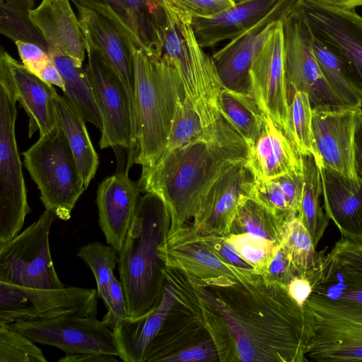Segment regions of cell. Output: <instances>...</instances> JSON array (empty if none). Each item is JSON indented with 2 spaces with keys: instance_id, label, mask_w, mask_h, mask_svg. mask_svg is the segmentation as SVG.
Segmentation results:
<instances>
[{
  "instance_id": "cell-1",
  "label": "cell",
  "mask_w": 362,
  "mask_h": 362,
  "mask_svg": "<svg viewBox=\"0 0 362 362\" xmlns=\"http://www.w3.org/2000/svg\"><path fill=\"white\" fill-rule=\"evenodd\" d=\"M166 277L179 301L197 312L220 362H304L308 340L303 307L288 288L258 275L251 281L197 286L179 272Z\"/></svg>"
},
{
  "instance_id": "cell-2",
  "label": "cell",
  "mask_w": 362,
  "mask_h": 362,
  "mask_svg": "<svg viewBox=\"0 0 362 362\" xmlns=\"http://www.w3.org/2000/svg\"><path fill=\"white\" fill-rule=\"evenodd\" d=\"M249 153L245 141L221 116L201 139L143 165L139 185L162 200L170 218L167 234L194 218L211 185L233 166L247 163Z\"/></svg>"
},
{
  "instance_id": "cell-3",
  "label": "cell",
  "mask_w": 362,
  "mask_h": 362,
  "mask_svg": "<svg viewBox=\"0 0 362 362\" xmlns=\"http://www.w3.org/2000/svg\"><path fill=\"white\" fill-rule=\"evenodd\" d=\"M131 49L134 136L127 173L133 164L152 165L164 153L177 105L185 98L182 83L172 65L140 48Z\"/></svg>"
},
{
  "instance_id": "cell-4",
  "label": "cell",
  "mask_w": 362,
  "mask_h": 362,
  "mask_svg": "<svg viewBox=\"0 0 362 362\" xmlns=\"http://www.w3.org/2000/svg\"><path fill=\"white\" fill-rule=\"evenodd\" d=\"M169 226V216L162 200L151 192L141 197L134 221L118 254L119 279L130 319L151 311L162 297L165 265L158 248Z\"/></svg>"
},
{
  "instance_id": "cell-5",
  "label": "cell",
  "mask_w": 362,
  "mask_h": 362,
  "mask_svg": "<svg viewBox=\"0 0 362 362\" xmlns=\"http://www.w3.org/2000/svg\"><path fill=\"white\" fill-rule=\"evenodd\" d=\"M165 18L160 30V56L172 65L189 100L209 127L221 115L218 98L223 86L211 57L198 42L192 25V15L164 0Z\"/></svg>"
},
{
  "instance_id": "cell-6",
  "label": "cell",
  "mask_w": 362,
  "mask_h": 362,
  "mask_svg": "<svg viewBox=\"0 0 362 362\" xmlns=\"http://www.w3.org/2000/svg\"><path fill=\"white\" fill-rule=\"evenodd\" d=\"M24 165L40 192L45 209L68 221L86 189L63 129L56 125L23 153Z\"/></svg>"
},
{
  "instance_id": "cell-7",
  "label": "cell",
  "mask_w": 362,
  "mask_h": 362,
  "mask_svg": "<svg viewBox=\"0 0 362 362\" xmlns=\"http://www.w3.org/2000/svg\"><path fill=\"white\" fill-rule=\"evenodd\" d=\"M303 308L306 361H362V305L311 293Z\"/></svg>"
},
{
  "instance_id": "cell-8",
  "label": "cell",
  "mask_w": 362,
  "mask_h": 362,
  "mask_svg": "<svg viewBox=\"0 0 362 362\" xmlns=\"http://www.w3.org/2000/svg\"><path fill=\"white\" fill-rule=\"evenodd\" d=\"M56 217L45 209L36 221L0 245V281L36 288L65 286L54 269L49 248V230Z\"/></svg>"
},
{
  "instance_id": "cell-9",
  "label": "cell",
  "mask_w": 362,
  "mask_h": 362,
  "mask_svg": "<svg viewBox=\"0 0 362 362\" xmlns=\"http://www.w3.org/2000/svg\"><path fill=\"white\" fill-rule=\"evenodd\" d=\"M16 102L0 85V245L19 234L31 211L16 139Z\"/></svg>"
},
{
  "instance_id": "cell-10",
  "label": "cell",
  "mask_w": 362,
  "mask_h": 362,
  "mask_svg": "<svg viewBox=\"0 0 362 362\" xmlns=\"http://www.w3.org/2000/svg\"><path fill=\"white\" fill-rule=\"evenodd\" d=\"M98 298L94 288H36L0 281V325L66 315L96 316Z\"/></svg>"
},
{
  "instance_id": "cell-11",
  "label": "cell",
  "mask_w": 362,
  "mask_h": 362,
  "mask_svg": "<svg viewBox=\"0 0 362 362\" xmlns=\"http://www.w3.org/2000/svg\"><path fill=\"white\" fill-rule=\"evenodd\" d=\"M296 10L313 37L342 63L362 94V16L355 8L297 0Z\"/></svg>"
},
{
  "instance_id": "cell-12",
  "label": "cell",
  "mask_w": 362,
  "mask_h": 362,
  "mask_svg": "<svg viewBox=\"0 0 362 362\" xmlns=\"http://www.w3.org/2000/svg\"><path fill=\"white\" fill-rule=\"evenodd\" d=\"M165 267L181 273L194 286H222L251 281L257 274L232 266L218 257L187 224L166 234L158 248Z\"/></svg>"
},
{
  "instance_id": "cell-13",
  "label": "cell",
  "mask_w": 362,
  "mask_h": 362,
  "mask_svg": "<svg viewBox=\"0 0 362 362\" xmlns=\"http://www.w3.org/2000/svg\"><path fill=\"white\" fill-rule=\"evenodd\" d=\"M86 65L102 122L101 149L122 147L128 152L134 144L132 100L120 78L100 54L86 47Z\"/></svg>"
},
{
  "instance_id": "cell-14",
  "label": "cell",
  "mask_w": 362,
  "mask_h": 362,
  "mask_svg": "<svg viewBox=\"0 0 362 362\" xmlns=\"http://www.w3.org/2000/svg\"><path fill=\"white\" fill-rule=\"evenodd\" d=\"M6 325L35 343L57 347L66 354L119 355L113 330L95 315H66Z\"/></svg>"
},
{
  "instance_id": "cell-15",
  "label": "cell",
  "mask_w": 362,
  "mask_h": 362,
  "mask_svg": "<svg viewBox=\"0 0 362 362\" xmlns=\"http://www.w3.org/2000/svg\"><path fill=\"white\" fill-rule=\"evenodd\" d=\"M281 23L289 98L300 90L308 95L313 107L345 105L324 77L313 51L312 34L295 6Z\"/></svg>"
},
{
  "instance_id": "cell-16",
  "label": "cell",
  "mask_w": 362,
  "mask_h": 362,
  "mask_svg": "<svg viewBox=\"0 0 362 362\" xmlns=\"http://www.w3.org/2000/svg\"><path fill=\"white\" fill-rule=\"evenodd\" d=\"M281 21L253 61L249 73L250 94L261 110L287 136L290 100L286 80Z\"/></svg>"
},
{
  "instance_id": "cell-17",
  "label": "cell",
  "mask_w": 362,
  "mask_h": 362,
  "mask_svg": "<svg viewBox=\"0 0 362 362\" xmlns=\"http://www.w3.org/2000/svg\"><path fill=\"white\" fill-rule=\"evenodd\" d=\"M297 0H279L276 6L252 28L215 52L211 58L223 88L250 93V70L259 52L277 23Z\"/></svg>"
},
{
  "instance_id": "cell-18",
  "label": "cell",
  "mask_w": 362,
  "mask_h": 362,
  "mask_svg": "<svg viewBox=\"0 0 362 362\" xmlns=\"http://www.w3.org/2000/svg\"><path fill=\"white\" fill-rule=\"evenodd\" d=\"M107 18L131 47L160 56V30L165 18L164 0H70Z\"/></svg>"
},
{
  "instance_id": "cell-19",
  "label": "cell",
  "mask_w": 362,
  "mask_h": 362,
  "mask_svg": "<svg viewBox=\"0 0 362 362\" xmlns=\"http://www.w3.org/2000/svg\"><path fill=\"white\" fill-rule=\"evenodd\" d=\"M307 279L313 294L362 305V243L341 236Z\"/></svg>"
},
{
  "instance_id": "cell-20",
  "label": "cell",
  "mask_w": 362,
  "mask_h": 362,
  "mask_svg": "<svg viewBox=\"0 0 362 362\" xmlns=\"http://www.w3.org/2000/svg\"><path fill=\"white\" fill-rule=\"evenodd\" d=\"M255 181L247 163L228 169L205 193L192 226L201 234L227 236L240 204L252 196Z\"/></svg>"
},
{
  "instance_id": "cell-21",
  "label": "cell",
  "mask_w": 362,
  "mask_h": 362,
  "mask_svg": "<svg viewBox=\"0 0 362 362\" xmlns=\"http://www.w3.org/2000/svg\"><path fill=\"white\" fill-rule=\"evenodd\" d=\"M361 108L313 107V131L320 165L345 175L358 177L355 168V129Z\"/></svg>"
},
{
  "instance_id": "cell-22",
  "label": "cell",
  "mask_w": 362,
  "mask_h": 362,
  "mask_svg": "<svg viewBox=\"0 0 362 362\" xmlns=\"http://www.w3.org/2000/svg\"><path fill=\"white\" fill-rule=\"evenodd\" d=\"M0 85L14 96L26 112L29 138L37 130L41 136L56 125L54 86L30 72L3 48L0 52Z\"/></svg>"
},
{
  "instance_id": "cell-23",
  "label": "cell",
  "mask_w": 362,
  "mask_h": 362,
  "mask_svg": "<svg viewBox=\"0 0 362 362\" xmlns=\"http://www.w3.org/2000/svg\"><path fill=\"white\" fill-rule=\"evenodd\" d=\"M141 192L127 173H117L99 185L96 202L106 243L119 254L134 221Z\"/></svg>"
},
{
  "instance_id": "cell-24",
  "label": "cell",
  "mask_w": 362,
  "mask_h": 362,
  "mask_svg": "<svg viewBox=\"0 0 362 362\" xmlns=\"http://www.w3.org/2000/svg\"><path fill=\"white\" fill-rule=\"evenodd\" d=\"M322 184L323 208L341 235L362 243V179L318 165Z\"/></svg>"
},
{
  "instance_id": "cell-25",
  "label": "cell",
  "mask_w": 362,
  "mask_h": 362,
  "mask_svg": "<svg viewBox=\"0 0 362 362\" xmlns=\"http://www.w3.org/2000/svg\"><path fill=\"white\" fill-rule=\"evenodd\" d=\"M30 18L44 38L47 51L54 49L83 62L86 40L69 0H42L30 11Z\"/></svg>"
},
{
  "instance_id": "cell-26",
  "label": "cell",
  "mask_w": 362,
  "mask_h": 362,
  "mask_svg": "<svg viewBox=\"0 0 362 362\" xmlns=\"http://www.w3.org/2000/svg\"><path fill=\"white\" fill-rule=\"evenodd\" d=\"M177 291L165 278L162 297L158 305L144 315L119 320L113 332L118 356L124 362H145L146 354L160 331L170 311L176 304Z\"/></svg>"
},
{
  "instance_id": "cell-27",
  "label": "cell",
  "mask_w": 362,
  "mask_h": 362,
  "mask_svg": "<svg viewBox=\"0 0 362 362\" xmlns=\"http://www.w3.org/2000/svg\"><path fill=\"white\" fill-rule=\"evenodd\" d=\"M86 47L98 51L123 82L133 103L134 65L131 45L107 18L76 7Z\"/></svg>"
},
{
  "instance_id": "cell-28",
  "label": "cell",
  "mask_w": 362,
  "mask_h": 362,
  "mask_svg": "<svg viewBox=\"0 0 362 362\" xmlns=\"http://www.w3.org/2000/svg\"><path fill=\"white\" fill-rule=\"evenodd\" d=\"M279 0H243L209 16H192V25L196 38L203 48L233 40L262 18Z\"/></svg>"
},
{
  "instance_id": "cell-29",
  "label": "cell",
  "mask_w": 362,
  "mask_h": 362,
  "mask_svg": "<svg viewBox=\"0 0 362 362\" xmlns=\"http://www.w3.org/2000/svg\"><path fill=\"white\" fill-rule=\"evenodd\" d=\"M262 129L250 148L247 163L255 180L267 181L290 173H302L301 156L283 130L264 112Z\"/></svg>"
},
{
  "instance_id": "cell-30",
  "label": "cell",
  "mask_w": 362,
  "mask_h": 362,
  "mask_svg": "<svg viewBox=\"0 0 362 362\" xmlns=\"http://www.w3.org/2000/svg\"><path fill=\"white\" fill-rule=\"evenodd\" d=\"M210 339L199 315L177 299L152 342L145 362H165L171 356Z\"/></svg>"
},
{
  "instance_id": "cell-31",
  "label": "cell",
  "mask_w": 362,
  "mask_h": 362,
  "mask_svg": "<svg viewBox=\"0 0 362 362\" xmlns=\"http://www.w3.org/2000/svg\"><path fill=\"white\" fill-rule=\"evenodd\" d=\"M53 100L57 120L64 132L87 189L97 171L98 156L86 122L70 101L64 95H59L57 90Z\"/></svg>"
},
{
  "instance_id": "cell-32",
  "label": "cell",
  "mask_w": 362,
  "mask_h": 362,
  "mask_svg": "<svg viewBox=\"0 0 362 362\" xmlns=\"http://www.w3.org/2000/svg\"><path fill=\"white\" fill-rule=\"evenodd\" d=\"M47 52L62 76L65 87L64 95L86 122L91 123L101 132L102 122L86 66L83 67L81 61L54 49Z\"/></svg>"
},
{
  "instance_id": "cell-33",
  "label": "cell",
  "mask_w": 362,
  "mask_h": 362,
  "mask_svg": "<svg viewBox=\"0 0 362 362\" xmlns=\"http://www.w3.org/2000/svg\"><path fill=\"white\" fill-rule=\"evenodd\" d=\"M303 188L298 216L308 229L315 247L323 237L329 218L321 206L322 184L320 168L313 154L302 155Z\"/></svg>"
},
{
  "instance_id": "cell-34",
  "label": "cell",
  "mask_w": 362,
  "mask_h": 362,
  "mask_svg": "<svg viewBox=\"0 0 362 362\" xmlns=\"http://www.w3.org/2000/svg\"><path fill=\"white\" fill-rule=\"evenodd\" d=\"M218 110L243 137L249 148L257 139L264 124V112L250 93L223 88L217 102Z\"/></svg>"
},
{
  "instance_id": "cell-35",
  "label": "cell",
  "mask_w": 362,
  "mask_h": 362,
  "mask_svg": "<svg viewBox=\"0 0 362 362\" xmlns=\"http://www.w3.org/2000/svg\"><path fill=\"white\" fill-rule=\"evenodd\" d=\"M284 224L272 211L251 196L240 204L228 235L247 233L281 244Z\"/></svg>"
},
{
  "instance_id": "cell-36",
  "label": "cell",
  "mask_w": 362,
  "mask_h": 362,
  "mask_svg": "<svg viewBox=\"0 0 362 362\" xmlns=\"http://www.w3.org/2000/svg\"><path fill=\"white\" fill-rule=\"evenodd\" d=\"M281 244L298 275L308 279L318 267L322 250H316L309 231L298 216L284 223Z\"/></svg>"
},
{
  "instance_id": "cell-37",
  "label": "cell",
  "mask_w": 362,
  "mask_h": 362,
  "mask_svg": "<svg viewBox=\"0 0 362 362\" xmlns=\"http://www.w3.org/2000/svg\"><path fill=\"white\" fill-rule=\"evenodd\" d=\"M34 0H0V32L11 40L36 44L47 52V44L30 18Z\"/></svg>"
},
{
  "instance_id": "cell-38",
  "label": "cell",
  "mask_w": 362,
  "mask_h": 362,
  "mask_svg": "<svg viewBox=\"0 0 362 362\" xmlns=\"http://www.w3.org/2000/svg\"><path fill=\"white\" fill-rule=\"evenodd\" d=\"M313 47L322 73L332 90L345 105L362 108V94L340 60L313 37Z\"/></svg>"
},
{
  "instance_id": "cell-39",
  "label": "cell",
  "mask_w": 362,
  "mask_h": 362,
  "mask_svg": "<svg viewBox=\"0 0 362 362\" xmlns=\"http://www.w3.org/2000/svg\"><path fill=\"white\" fill-rule=\"evenodd\" d=\"M291 97L287 137L300 156L313 154L320 165V158L313 131V107L308 95L297 90L291 94Z\"/></svg>"
},
{
  "instance_id": "cell-40",
  "label": "cell",
  "mask_w": 362,
  "mask_h": 362,
  "mask_svg": "<svg viewBox=\"0 0 362 362\" xmlns=\"http://www.w3.org/2000/svg\"><path fill=\"white\" fill-rule=\"evenodd\" d=\"M117 252L110 245L93 242L81 246L77 256L83 260L92 271L97 284V292L106 308L109 304V287L118 264Z\"/></svg>"
},
{
  "instance_id": "cell-41",
  "label": "cell",
  "mask_w": 362,
  "mask_h": 362,
  "mask_svg": "<svg viewBox=\"0 0 362 362\" xmlns=\"http://www.w3.org/2000/svg\"><path fill=\"white\" fill-rule=\"evenodd\" d=\"M209 127L192 103L185 98L177 105L165 151L201 139Z\"/></svg>"
},
{
  "instance_id": "cell-42",
  "label": "cell",
  "mask_w": 362,
  "mask_h": 362,
  "mask_svg": "<svg viewBox=\"0 0 362 362\" xmlns=\"http://www.w3.org/2000/svg\"><path fill=\"white\" fill-rule=\"evenodd\" d=\"M228 241L258 275L267 273L281 244L250 233L230 234Z\"/></svg>"
},
{
  "instance_id": "cell-43",
  "label": "cell",
  "mask_w": 362,
  "mask_h": 362,
  "mask_svg": "<svg viewBox=\"0 0 362 362\" xmlns=\"http://www.w3.org/2000/svg\"><path fill=\"white\" fill-rule=\"evenodd\" d=\"M35 342L6 325H0V362H45Z\"/></svg>"
},
{
  "instance_id": "cell-44",
  "label": "cell",
  "mask_w": 362,
  "mask_h": 362,
  "mask_svg": "<svg viewBox=\"0 0 362 362\" xmlns=\"http://www.w3.org/2000/svg\"><path fill=\"white\" fill-rule=\"evenodd\" d=\"M252 197L267 206L284 223L296 216L288 206L287 199L275 179L255 181Z\"/></svg>"
},
{
  "instance_id": "cell-45",
  "label": "cell",
  "mask_w": 362,
  "mask_h": 362,
  "mask_svg": "<svg viewBox=\"0 0 362 362\" xmlns=\"http://www.w3.org/2000/svg\"><path fill=\"white\" fill-rule=\"evenodd\" d=\"M199 235L203 243L221 260L235 267L257 274L253 267L241 257L228 241L226 235L200 233Z\"/></svg>"
},
{
  "instance_id": "cell-46",
  "label": "cell",
  "mask_w": 362,
  "mask_h": 362,
  "mask_svg": "<svg viewBox=\"0 0 362 362\" xmlns=\"http://www.w3.org/2000/svg\"><path fill=\"white\" fill-rule=\"evenodd\" d=\"M107 312L102 322L110 329H113L117 323L123 319L129 318L128 307L123 286L115 275L112 276L109 287V304Z\"/></svg>"
},
{
  "instance_id": "cell-47",
  "label": "cell",
  "mask_w": 362,
  "mask_h": 362,
  "mask_svg": "<svg viewBox=\"0 0 362 362\" xmlns=\"http://www.w3.org/2000/svg\"><path fill=\"white\" fill-rule=\"evenodd\" d=\"M262 276L268 281L286 287L293 278L298 276L281 243L267 273Z\"/></svg>"
},
{
  "instance_id": "cell-48",
  "label": "cell",
  "mask_w": 362,
  "mask_h": 362,
  "mask_svg": "<svg viewBox=\"0 0 362 362\" xmlns=\"http://www.w3.org/2000/svg\"><path fill=\"white\" fill-rule=\"evenodd\" d=\"M14 43L22 64L37 76L52 61L48 52L36 44L20 40Z\"/></svg>"
},
{
  "instance_id": "cell-49",
  "label": "cell",
  "mask_w": 362,
  "mask_h": 362,
  "mask_svg": "<svg viewBox=\"0 0 362 362\" xmlns=\"http://www.w3.org/2000/svg\"><path fill=\"white\" fill-rule=\"evenodd\" d=\"M220 362L212 339L189 347L169 357L165 362Z\"/></svg>"
},
{
  "instance_id": "cell-50",
  "label": "cell",
  "mask_w": 362,
  "mask_h": 362,
  "mask_svg": "<svg viewBox=\"0 0 362 362\" xmlns=\"http://www.w3.org/2000/svg\"><path fill=\"white\" fill-rule=\"evenodd\" d=\"M192 16H209L235 4L232 0H169Z\"/></svg>"
},
{
  "instance_id": "cell-51",
  "label": "cell",
  "mask_w": 362,
  "mask_h": 362,
  "mask_svg": "<svg viewBox=\"0 0 362 362\" xmlns=\"http://www.w3.org/2000/svg\"><path fill=\"white\" fill-rule=\"evenodd\" d=\"M284 192L291 211L298 216L300 209L303 177L302 173H290L275 178Z\"/></svg>"
},
{
  "instance_id": "cell-52",
  "label": "cell",
  "mask_w": 362,
  "mask_h": 362,
  "mask_svg": "<svg viewBox=\"0 0 362 362\" xmlns=\"http://www.w3.org/2000/svg\"><path fill=\"white\" fill-rule=\"evenodd\" d=\"M287 288L291 296L301 307L312 293L310 282L307 279L299 276L293 278Z\"/></svg>"
},
{
  "instance_id": "cell-53",
  "label": "cell",
  "mask_w": 362,
  "mask_h": 362,
  "mask_svg": "<svg viewBox=\"0 0 362 362\" xmlns=\"http://www.w3.org/2000/svg\"><path fill=\"white\" fill-rule=\"evenodd\" d=\"M355 168L358 177L362 179V108L356 116L355 129Z\"/></svg>"
},
{
  "instance_id": "cell-54",
  "label": "cell",
  "mask_w": 362,
  "mask_h": 362,
  "mask_svg": "<svg viewBox=\"0 0 362 362\" xmlns=\"http://www.w3.org/2000/svg\"><path fill=\"white\" fill-rule=\"evenodd\" d=\"M115 356L98 354H66L64 357L60 358V362H112L118 361L114 358Z\"/></svg>"
},
{
  "instance_id": "cell-55",
  "label": "cell",
  "mask_w": 362,
  "mask_h": 362,
  "mask_svg": "<svg viewBox=\"0 0 362 362\" xmlns=\"http://www.w3.org/2000/svg\"><path fill=\"white\" fill-rule=\"evenodd\" d=\"M37 77L49 84L57 86L63 92L65 90L64 83L61 73L57 68L52 59L42 70Z\"/></svg>"
},
{
  "instance_id": "cell-56",
  "label": "cell",
  "mask_w": 362,
  "mask_h": 362,
  "mask_svg": "<svg viewBox=\"0 0 362 362\" xmlns=\"http://www.w3.org/2000/svg\"><path fill=\"white\" fill-rule=\"evenodd\" d=\"M318 3L341 6L349 8H356L362 6V0H312Z\"/></svg>"
},
{
  "instance_id": "cell-57",
  "label": "cell",
  "mask_w": 362,
  "mask_h": 362,
  "mask_svg": "<svg viewBox=\"0 0 362 362\" xmlns=\"http://www.w3.org/2000/svg\"><path fill=\"white\" fill-rule=\"evenodd\" d=\"M234 2H238V1H243V0H232Z\"/></svg>"
}]
</instances>
